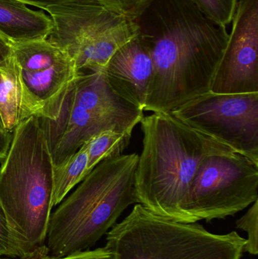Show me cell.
I'll use <instances>...</instances> for the list:
<instances>
[{"mask_svg":"<svg viewBox=\"0 0 258 259\" xmlns=\"http://www.w3.org/2000/svg\"><path fill=\"white\" fill-rule=\"evenodd\" d=\"M104 72L111 88L118 96L144 111L153 63L139 33L112 56Z\"/></svg>","mask_w":258,"mask_h":259,"instance_id":"cell-12","label":"cell"},{"mask_svg":"<svg viewBox=\"0 0 258 259\" xmlns=\"http://www.w3.org/2000/svg\"><path fill=\"white\" fill-rule=\"evenodd\" d=\"M72 88L55 121L40 118L55 166L103 131L132 134L144 117L143 110L113 91L102 73L81 76Z\"/></svg>","mask_w":258,"mask_h":259,"instance_id":"cell-6","label":"cell"},{"mask_svg":"<svg viewBox=\"0 0 258 259\" xmlns=\"http://www.w3.org/2000/svg\"><path fill=\"white\" fill-rule=\"evenodd\" d=\"M171 113L258 165V93L209 92Z\"/></svg>","mask_w":258,"mask_h":259,"instance_id":"cell-8","label":"cell"},{"mask_svg":"<svg viewBox=\"0 0 258 259\" xmlns=\"http://www.w3.org/2000/svg\"><path fill=\"white\" fill-rule=\"evenodd\" d=\"M20 67L27 118L55 121L79 72L74 61L48 39L12 42Z\"/></svg>","mask_w":258,"mask_h":259,"instance_id":"cell-9","label":"cell"},{"mask_svg":"<svg viewBox=\"0 0 258 259\" xmlns=\"http://www.w3.org/2000/svg\"><path fill=\"white\" fill-rule=\"evenodd\" d=\"M0 259H3V258H0Z\"/></svg>","mask_w":258,"mask_h":259,"instance_id":"cell-26","label":"cell"},{"mask_svg":"<svg viewBox=\"0 0 258 259\" xmlns=\"http://www.w3.org/2000/svg\"><path fill=\"white\" fill-rule=\"evenodd\" d=\"M153 74L144 111L168 112L210 92L229 33L191 0H141L130 15Z\"/></svg>","mask_w":258,"mask_h":259,"instance_id":"cell-1","label":"cell"},{"mask_svg":"<svg viewBox=\"0 0 258 259\" xmlns=\"http://www.w3.org/2000/svg\"><path fill=\"white\" fill-rule=\"evenodd\" d=\"M12 53V42L0 34V63L7 59ZM0 128H3V123L0 118ZM5 130V129H4Z\"/></svg>","mask_w":258,"mask_h":259,"instance_id":"cell-25","label":"cell"},{"mask_svg":"<svg viewBox=\"0 0 258 259\" xmlns=\"http://www.w3.org/2000/svg\"><path fill=\"white\" fill-rule=\"evenodd\" d=\"M45 11L53 22L47 39L72 59L97 33L126 17L109 10L97 0H77Z\"/></svg>","mask_w":258,"mask_h":259,"instance_id":"cell-11","label":"cell"},{"mask_svg":"<svg viewBox=\"0 0 258 259\" xmlns=\"http://www.w3.org/2000/svg\"><path fill=\"white\" fill-rule=\"evenodd\" d=\"M53 170L40 118L31 116L21 121L12 132L0 167V205L9 229V257H48L45 243L53 208Z\"/></svg>","mask_w":258,"mask_h":259,"instance_id":"cell-2","label":"cell"},{"mask_svg":"<svg viewBox=\"0 0 258 259\" xmlns=\"http://www.w3.org/2000/svg\"><path fill=\"white\" fill-rule=\"evenodd\" d=\"M139 155L98 163L50 215L47 255L61 258L89 250L109 232L126 208L137 204L135 172Z\"/></svg>","mask_w":258,"mask_h":259,"instance_id":"cell-4","label":"cell"},{"mask_svg":"<svg viewBox=\"0 0 258 259\" xmlns=\"http://www.w3.org/2000/svg\"><path fill=\"white\" fill-rule=\"evenodd\" d=\"M115 259H241L246 240L161 217L137 203L106 234Z\"/></svg>","mask_w":258,"mask_h":259,"instance_id":"cell-5","label":"cell"},{"mask_svg":"<svg viewBox=\"0 0 258 259\" xmlns=\"http://www.w3.org/2000/svg\"><path fill=\"white\" fill-rule=\"evenodd\" d=\"M236 228L246 231L248 239L246 240L244 252L253 255L258 254L257 226H258V200L252 204V206L246 213L236 222Z\"/></svg>","mask_w":258,"mask_h":259,"instance_id":"cell-19","label":"cell"},{"mask_svg":"<svg viewBox=\"0 0 258 259\" xmlns=\"http://www.w3.org/2000/svg\"><path fill=\"white\" fill-rule=\"evenodd\" d=\"M0 118L3 128L11 133L27 119L20 67L13 53L0 63Z\"/></svg>","mask_w":258,"mask_h":259,"instance_id":"cell-15","label":"cell"},{"mask_svg":"<svg viewBox=\"0 0 258 259\" xmlns=\"http://www.w3.org/2000/svg\"><path fill=\"white\" fill-rule=\"evenodd\" d=\"M258 199V165L236 152L209 155L192 181L186 212L190 223L233 216Z\"/></svg>","mask_w":258,"mask_h":259,"instance_id":"cell-7","label":"cell"},{"mask_svg":"<svg viewBox=\"0 0 258 259\" xmlns=\"http://www.w3.org/2000/svg\"><path fill=\"white\" fill-rule=\"evenodd\" d=\"M109 10L120 15L130 16L141 0H97Z\"/></svg>","mask_w":258,"mask_h":259,"instance_id":"cell-20","label":"cell"},{"mask_svg":"<svg viewBox=\"0 0 258 259\" xmlns=\"http://www.w3.org/2000/svg\"><path fill=\"white\" fill-rule=\"evenodd\" d=\"M40 259H115V257L110 249L105 246V247L98 248L93 250L89 249V250L75 252L61 258L45 257Z\"/></svg>","mask_w":258,"mask_h":259,"instance_id":"cell-21","label":"cell"},{"mask_svg":"<svg viewBox=\"0 0 258 259\" xmlns=\"http://www.w3.org/2000/svg\"><path fill=\"white\" fill-rule=\"evenodd\" d=\"M231 23L210 92L258 93V0H237Z\"/></svg>","mask_w":258,"mask_h":259,"instance_id":"cell-10","label":"cell"},{"mask_svg":"<svg viewBox=\"0 0 258 259\" xmlns=\"http://www.w3.org/2000/svg\"><path fill=\"white\" fill-rule=\"evenodd\" d=\"M15 1L45 10L47 8L51 7V6H59V5L65 4V3L77 1V0H15Z\"/></svg>","mask_w":258,"mask_h":259,"instance_id":"cell-23","label":"cell"},{"mask_svg":"<svg viewBox=\"0 0 258 259\" xmlns=\"http://www.w3.org/2000/svg\"><path fill=\"white\" fill-rule=\"evenodd\" d=\"M88 144L85 143L74 155L54 165L51 206H57L87 174Z\"/></svg>","mask_w":258,"mask_h":259,"instance_id":"cell-16","label":"cell"},{"mask_svg":"<svg viewBox=\"0 0 258 259\" xmlns=\"http://www.w3.org/2000/svg\"><path fill=\"white\" fill-rule=\"evenodd\" d=\"M142 150L135 172L138 203L157 215L190 223L186 212L189 190L209 155L235 152L168 112L141 120Z\"/></svg>","mask_w":258,"mask_h":259,"instance_id":"cell-3","label":"cell"},{"mask_svg":"<svg viewBox=\"0 0 258 259\" xmlns=\"http://www.w3.org/2000/svg\"><path fill=\"white\" fill-rule=\"evenodd\" d=\"M131 137L132 134L109 130L90 139L87 141V174L101 161L122 155Z\"/></svg>","mask_w":258,"mask_h":259,"instance_id":"cell-17","label":"cell"},{"mask_svg":"<svg viewBox=\"0 0 258 259\" xmlns=\"http://www.w3.org/2000/svg\"><path fill=\"white\" fill-rule=\"evenodd\" d=\"M9 256V234L7 222L0 205V257Z\"/></svg>","mask_w":258,"mask_h":259,"instance_id":"cell-22","label":"cell"},{"mask_svg":"<svg viewBox=\"0 0 258 259\" xmlns=\"http://www.w3.org/2000/svg\"><path fill=\"white\" fill-rule=\"evenodd\" d=\"M211 21L227 27L231 24L237 0H191Z\"/></svg>","mask_w":258,"mask_h":259,"instance_id":"cell-18","label":"cell"},{"mask_svg":"<svg viewBox=\"0 0 258 259\" xmlns=\"http://www.w3.org/2000/svg\"><path fill=\"white\" fill-rule=\"evenodd\" d=\"M12 140V133L0 128V162H3L6 158Z\"/></svg>","mask_w":258,"mask_h":259,"instance_id":"cell-24","label":"cell"},{"mask_svg":"<svg viewBox=\"0 0 258 259\" xmlns=\"http://www.w3.org/2000/svg\"><path fill=\"white\" fill-rule=\"evenodd\" d=\"M53 28V20L44 12L15 0H0V34L11 42L47 39Z\"/></svg>","mask_w":258,"mask_h":259,"instance_id":"cell-14","label":"cell"},{"mask_svg":"<svg viewBox=\"0 0 258 259\" xmlns=\"http://www.w3.org/2000/svg\"><path fill=\"white\" fill-rule=\"evenodd\" d=\"M137 33L136 25L129 16L103 29L74 57L77 71H104L112 56Z\"/></svg>","mask_w":258,"mask_h":259,"instance_id":"cell-13","label":"cell"}]
</instances>
